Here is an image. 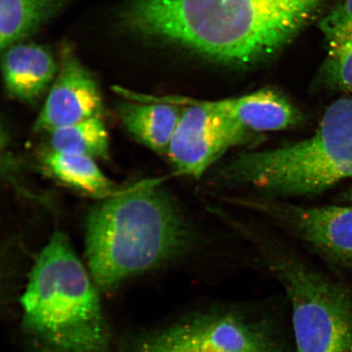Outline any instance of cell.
Here are the masks:
<instances>
[{"label": "cell", "instance_id": "1", "mask_svg": "<svg viewBox=\"0 0 352 352\" xmlns=\"http://www.w3.org/2000/svg\"><path fill=\"white\" fill-rule=\"evenodd\" d=\"M329 0H134L124 23L221 63L249 65L274 55Z\"/></svg>", "mask_w": 352, "mask_h": 352}, {"label": "cell", "instance_id": "2", "mask_svg": "<svg viewBox=\"0 0 352 352\" xmlns=\"http://www.w3.org/2000/svg\"><path fill=\"white\" fill-rule=\"evenodd\" d=\"M182 210L157 184L104 198L86 219V257L92 280L109 289L168 261L190 245Z\"/></svg>", "mask_w": 352, "mask_h": 352}, {"label": "cell", "instance_id": "3", "mask_svg": "<svg viewBox=\"0 0 352 352\" xmlns=\"http://www.w3.org/2000/svg\"><path fill=\"white\" fill-rule=\"evenodd\" d=\"M351 177L352 100L344 98L329 105L309 138L236 153L214 167L210 182L277 199L318 195Z\"/></svg>", "mask_w": 352, "mask_h": 352}, {"label": "cell", "instance_id": "4", "mask_svg": "<svg viewBox=\"0 0 352 352\" xmlns=\"http://www.w3.org/2000/svg\"><path fill=\"white\" fill-rule=\"evenodd\" d=\"M94 285L67 236L55 232L35 259L21 298L26 331L52 352H107Z\"/></svg>", "mask_w": 352, "mask_h": 352}, {"label": "cell", "instance_id": "5", "mask_svg": "<svg viewBox=\"0 0 352 352\" xmlns=\"http://www.w3.org/2000/svg\"><path fill=\"white\" fill-rule=\"evenodd\" d=\"M268 263L292 305L297 352H352V294L292 255Z\"/></svg>", "mask_w": 352, "mask_h": 352}, {"label": "cell", "instance_id": "6", "mask_svg": "<svg viewBox=\"0 0 352 352\" xmlns=\"http://www.w3.org/2000/svg\"><path fill=\"white\" fill-rule=\"evenodd\" d=\"M175 102L189 104L166 152L179 175L199 179L230 149L254 144L262 138L214 111L206 101Z\"/></svg>", "mask_w": 352, "mask_h": 352}, {"label": "cell", "instance_id": "7", "mask_svg": "<svg viewBox=\"0 0 352 352\" xmlns=\"http://www.w3.org/2000/svg\"><path fill=\"white\" fill-rule=\"evenodd\" d=\"M231 201L267 215L328 256L352 258V206L307 208L264 197Z\"/></svg>", "mask_w": 352, "mask_h": 352}, {"label": "cell", "instance_id": "8", "mask_svg": "<svg viewBox=\"0 0 352 352\" xmlns=\"http://www.w3.org/2000/svg\"><path fill=\"white\" fill-rule=\"evenodd\" d=\"M271 346L259 325L235 315L214 314L165 330L142 352H254Z\"/></svg>", "mask_w": 352, "mask_h": 352}, {"label": "cell", "instance_id": "9", "mask_svg": "<svg viewBox=\"0 0 352 352\" xmlns=\"http://www.w3.org/2000/svg\"><path fill=\"white\" fill-rule=\"evenodd\" d=\"M104 103L98 82L68 45L60 52L58 76L34 122V130L50 132L102 117Z\"/></svg>", "mask_w": 352, "mask_h": 352}, {"label": "cell", "instance_id": "10", "mask_svg": "<svg viewBox=\"0 0 352 352\" xmlns=\"http://www.w3.org/2000/svg\"><path fill=\"white\" fill-rule=\"evenodd\" d=\"M209 107L253 133L283 131L300 126L302 114L287 99L272 90L237 98L206 101Z\"/></svg>", "mask_w": 352, "mask_h": 352}, {"label": "cell", "instance_id": "11", "mask_svg": "<svg viewBox=\"0 0 352 352\" xmlns=\"http://www.w3.org/2000/svg\"><path fill=\"white\" fill-rule=\"evenodd\" d=\"M116 90L136 101L123 102L118 109L126 131L152 151L166 154L184 109L165 100L138 98L120 87Z\"/></svg>", "mask_w": 352, "mask_h": 352}, {"label": "cell", "instance_id": "12", "mask_svg": "<svg viewBox=\"0 0 352 352\" xmlns=\"http://www.w3.org/2000/svg\"><path fill=\"white\" fill-rule=\"evenodd\" d=\"M2 69L8 91L25 102L36 100L54 80L57 70L50 52L33 43L8 48L3 56Z\"/></svg>", "mask_w": 352, "mask_h": 352}, {"label": "cell", "instance_id": "13", "mask_svg": "<svg viewBox=\"0 0 352 352\" xmlns=\"http://www.w3.org/2000/svg\"><path fill=\"white\" fill-rule=\"evenodd\" d=\"M43 164L59 182L78 191L104 198L117 192L90 157L50 151L43 156Z\"/></svg>", "mask_w": 352, "mask_h": 352}, {"label": "cell", "instance_id": "14", "mask_svg": "<svg viewBox=\"0 0 352 352\" xmlns=\"http://www.w3.org/2000/svg\"><path fill=\"white\" fill-rule=\"evenodd\" d=\"M61 0H0V46L28 36L59 10Z\"/></svg>", "mask_w": 352, "mask_h": 352}, {"label": "cell", "instance_id": "15", "mask_svg": "<svg viewBox=\"0 0 352 352\" xmlns=\"http://www.w3.org/2000/svg\"><path fill=\"white\" fill-rule=\"evenodd\" d=\"M51 151L105 160L109 156V133L102 117L60 127L50 132Z\"/></svg>", "mask_w": 352, "mask_h": 352}, {"label": "cell", "instance_id": "16", "mask_svg": "<svg viewBox=\"0 0 352 352\" xmlns=\"http://www.w3.org/2000/svg\"><path fill=\"white\" fill-rule=\"evenodd\" d=\"M320 29L329 42L327 64L330 85L352 92V21L328 15Z\"/></svg>", "mask_w": 352, "mask_h": 352}, {"label": "cell", "instance_id": "17", "mask_svg": "<svg viewBox=\"0 0 352 352\" xmlns=\"http://www.w3.org/2000/svg\"><path fill=\"white\" fill-rule=\"evenodd\" d=\"M329 15L337 19L352 21V0H343L340 6L329 13Z\"/></svg>", "mask_w": 352, "mask_h": 352}, {"label": "cell", "instance_id": "18", "mask_svg": "<svg viewBox=\"0 0 352 352\" xmlns=\"http://www.w3.org/2000/svg\"><path fill=\"white\" fill-rule=\"evenodd\" d=\"M343 197H344L346 201L352 202V186L349 188V190L344 193Z\"/></svg>", "mask_w": 352, "mask_h": 352}, {"label": "cell", "instance_id": "19", "mask_svg": "<svg viewBox=\"0 0 352 352\" xmlns=\"http://www.w3.org/2000/svg\"><path fill=\"white\" fill-rule=\"evenodd\" d=\"M254 352H281V351L280 350L276 349V347L274 345H272L270 347H267V349H263V350L258 351H254Z\"/></svg>", "mask_w": 352, "mask_h": 352}, {"label": "cell", "instance_id": "20", "mask_svg": "<svg viewBox=\"0 0 352 352\" xmlns=\"http://www.w3.org/2000/svg\"><path fill=\"white\" fill-rule=\"evenodd\" d=\"M351 267H352V258L351 259Z\"/></svg>", "mask_w": 352, "mask_h": 352}]
</instances>
